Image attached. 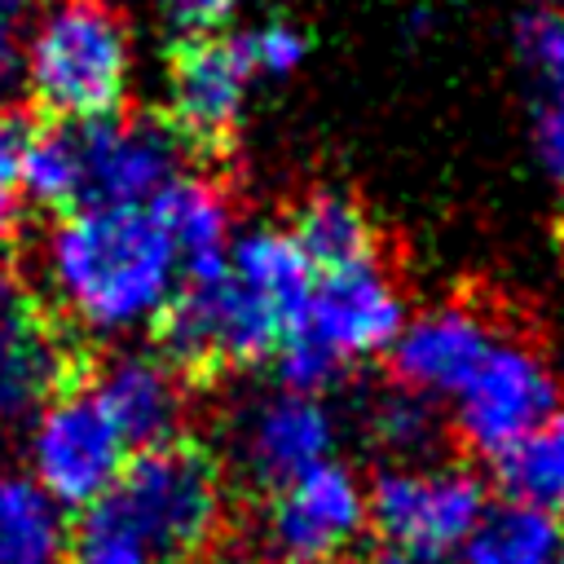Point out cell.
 <instances>
[{
	"label": "cell",
	"instance_id": "obj_10",
	"mask_svg": "<svg viewBox=\"0 0 564 564\" xmlns=\"http://www.w3.org/2000/svg\"><path fill=\"white\" fill-rule=\"evenodd\" d=\"M79 163V207H150L181 176V141L163 119L70 123ZM75 207V212H79Z\"/></svg>",
	"mask_w": 564,
	"mask_h": 564
},
{
	"label": "cell",
	"instance_id": "obj_13",
	"mask_svg": "<svg viewBox=\"0 0 564 564\" xmlns=\"http://www.w3.org/2000/svg\"><path fill=\"white\" fill-rule=\"evenodd\" d=\"M335 423L317 397L273 392L260 397L238 423V467L256 494H278L317 463H330Z\"/></svg>",
	"mask_w": 564,
	"mask_h": 564
},
{
	"label": "cell",
	"instance_id": "obj_20",
	"mask_svg": "<svg viewBox=\"0 0 564 564\" xmlns=\"http://www.w3.org/2000/svg\"><path fill=\"white\" fill-rule=\"evenodd\" d=\"M0 564H66L57 502L18 471H0Z\"/></svg>",
	"mask_w": 564,
	"mask_h": 564
},
{
	"label": "cell",
	"instance_id": "obj_6",
	"mask_svg": "<svg viewBox=\"0 0 564 564\" xmlns=\"http://www.w3.org/2000/svg\"><path fill=\"white\" fill-rule=\"evenodd\" d=\"M485 511V485L467 467H388L366 489V520L383 551L432 564L458 551Z\"/></svg>",
	"mask_w": 564,
	"mask_h": 564
},
{
	"label": "cell",
	"instance_id": "obj_14",
	"mask_svg": "<svg viewBox=\"0 0 564 564\" xmlns=\"http://www.w3.org/2000/svg\"><path fill=\"white\" fill-rule=\"evenodd\" d=\"M489 326L467 308H432L401 326L392 344V375L414 397H458L463 383L494 352Z\"/></svg>",
	"mask_w": 564,
	"mask_h": 564
},
{
	"label": "cell",
	"instance_id": "obj_21",
	"mask_svg": "<svg viewBox=\"0 0 564 564\" xmlns=\"http://www.w3.org/2000/svg\"><path fill=\"white\" fill-rule=\"evenodd\" d=\"M494 476L507 502L542 511L551 520L564 516V410H555L520 445L494 458Z\"/></svg>",
	"mask_w": 564,
	"mask_h": 564
},
{
	"label": "cell",
	"instance_id": "obj_26",
	"mask_svg": "<svg viewBox=\"0 0 564 564\" xmlns=\"http://www.w3.org/2000/svg\"><path fill=\"white\" fill-rule=\"evenodd\" d=\"M238 40H242V53L251 62V75H273V79L291 75L308 53L304 31L286 26V22H264V26L247 31V35H238Z\"/></svg>",
	"mask_w": 564,
	"mask_h": 564
},
{
	"label": "cell",
	"instance_id": "obj_7",
	"mask_svg": "<svg viewBox=\"0 0 564 564\" xmlns=\"http://www.w3.org/2000/svg\"><path fill=\"white\" fill-rule=\"evenodd\" d=\"M251 62L242 40L234 35H189L167 44V93H163V128L194 154H220L234 145L247 93Z\"/></svg>",
	"mask_w": 564,
	"mask_h": 564
},
{
	"label": "cell",
	"instance_id": "obj_29",
	"mask_svg": "<svg viewBox=\"0 0 564 564\" xmlns=\"http://www.w3.org/2000/svg\"><path fill=\"white\" fill-rule=\"evenodd\" d=\"M22 9H26V0H0V31L13 35V22L22 18Z\"/></svg>",
	"mask_w": 564,
	"mask_h": 564
},
{
	"label": "cell",
	"instance_id": "obj_27",
	"mask_svg": "<svg viewBox=\"0 0 564 564\" xmlns=\"http://www.w3.org/2000/svg\"><path fill=\"white\" fill-rule=\"evenodd\" d=\"M154 4L172 26V40L220 35V26L234 18V0H154Z\"/></svg>",
	"mask_w": 564,
	"mask_h": 564
},
{
	"label": "cell",
	"instance_id": "obj_30",
	"mask_svg": "<svg viewBox=\"0 0 564 564\" xmlns=\"http://www.w3.org/2000/svg\"><path fill=\"white\" fill-rule=\"evenodd\" d=\"M370 564H432V560H414V555H401V551H379Z\"/></svg>",
	"mask_w": 564,
	"mask_h": 564
},
{
	"label": "cell",
	"instance_id": "obj_17",
	"mask_svg": "<svg viewBox=\"0 0 564 564\" xmlns=\"http://www.w3.org/2000/svg\"><path fill=\"white\" fill-rule=\"evenodd\" d=\"M154 220L163 225L181 282H212L229 269V247H234V225H229V203L225 194L203 181V176H176L154 203Z\"/></svg>",
	"mask_w": 564,
	"mask_h": 564
},
{
	"label": "cell",
	"instance_id": "obj_18",
	"mask_svg": "<svg viewBox=\"0 0 564 564\" xmlns=\"http://www.w3.org/2000/svg\"><path fill=\"white\" fill-rule=\"evenodd\" d=\"M229 273L242 286H251L260 300H269L291 322V330L300 326L308 295H313V278H317L313 264L304 260V251L295 247V238L286 229H273V225H256V229L234 238Z\"/></svg>",
	"mask_w": 564,
	"mask_h": 564
},
{
	"label": "cell",
	"instance_id": "obj_12",
	"mask_svg": "<svg viewBox=\"0 0 564 564\" xmlns=\"http://www.w3.org/2000/svg\"><path fill=\"white\" fill-rule=\"evenodd\" d=\"M361 529L366 489L344 463H317L264 498V533L286 564H335Z\"/></svg>",
	"mask_w": 564,
	"mask_h": 564
},
{
	"label": "cell",
	"instance_id": "obj_3",
	"mask_svg": "<svg viewBox=\"0 0 564 564\" xmlns=\"http://www.w3.org/2000/svg\"><path fill=\"white\" fill-rule=\"evenodd\" d=\"M22 75L53 123H93L119 115L132 79L119 13L106 0H57L26 40Z\"/></svg>",
	"mask_w": 564,
	"mask_h": 564
},
{
	"label": "cell",
	"instance_id": "obj_4",
	"mask_svg": "<svg viewBox=\"0 0 564 564\" xmlns=\"http://www.w3.org/2000/svg\"><path fill=\"white\" fill-rule=\"evenodd\" d=\"M401 326L405 308L379 260L339 273H317L308 308L278 348L273 370L286 392L322 397L352 361L392 348Z\"/></svg>",
	"mask_w": 564,
	"mask_h": 564
},
{
	"label": "cell",
	"instance_id": "obj_5",
	"mask_svg": "<svg viewBox=\"0 0 564 564\" xmlns=\"http://www.w3.org/2000/svg\"><path fill=\"white\" fill-rule=\"evenodd\" d=\"M150 330L154 352L176 370L181 383H212L273 361L291 335V322L225 269L212 282H181Z\"/></svg>",
	"mask_w": 564,
	"mask_h": 564
},
{
	"label": "cell",
	"instance_id": "obj_8",
	"mask_svg": "<svg viewBox=\"0 0 564 564\" xmlns=\"http://www.w3.org/2000/svg\"><path fill=\"white\" fill-rule=\"evenodd\" d=\"M93 357L75 330L26 286L0 273V419L40 414L53 397L84 388Z\"/></svg>",
	"mask_w": 564,
	"mask_h": 564
},
{
	"label": "cell",
	"instance_id": "obj_15",
	"mask_svg": "<svg viewBox=\"0 0 564 564\" xmlns=\"http://www.w3.org/2000/svg\"><path fill=\"white\" fill-rule=\"evenodd\" d=\"M88 388L132 454L181 436L185 392L159 352H119L106 366H93Z\"/></svg>",
	"mask_w": 564,
	"mask_h": 564
},
{
	"label": "cell",
	"instance_id": "obj_2",
	"mask_svg": "<svg viewBox=\"0 0 564 564\" xmlns=\"http://www.w3.org/2000/svg\"><path fill=\"white\" fill-rule=\"evenodd\" d=\"M48 282L79 326L115 335L163 313L181 264L150 207H79L48 234Z\"/></svg>",
	"mask_w": 564,
	"mask_h": 564
},
{
	"label": "cell",
	"instance_id": "obj_9",
	"mask_svg": "<svg viewBox=\"0 0 564 564\" xmlns=\"http://www.w3.org/2000/svg\"><path fill=\"white\" fill-rule=\"evenodd\" d=\"M128 445L97 405L93 388H70L53 397L31 427V480L70 511L101 498L128 463Z\"/></svg>",
	"mask_w": 564,
	"mask_h": 564
},
{
	"label": "cell",
	"instance_id": "obj_25",
	"mask_svg": "<svg viewBox=\"0 0 564 564\" xmlns=\"http://www.w3.org/2000/svg\"><path fill=\"white\" fill-rule=\"evenodd\" d=\"M31 123L18 110H0V260L13 251L22 234V150H26Z\"/></svg>",
	"mask_w": 564,
	"mask_h": 564
},
{
	"label": "cell",
	"instance_id": "obj_31",
	"mask_svg": "<svg viewBox=\"0 0 564 564\" xmlns=\"http://www.w3.org/2000/svg\"><path fill=\"white\" fill-rule=\"evenodd\" d=\"M560 564H564V538H560Z\"/></svg>",
	"mask_w": 564,
	"mask_h": 564
},
{
	"label": "cell",
	"instance_id": "obj_16",
	"mask_svg": "<svg viewBox=\"0 0 564 564\" xmlns=\"http://www.w3.org/2000/svg\"><path fill=\"white\" fill-rule=\"evenodd\" d=\"M516 53L529 84L533 154L542 172L564 185V9L529 4L516 18Z\"/></svg>",
	"mask_w": 564,
	"mask_h": 564
},
{
	"label": "cell",
	"instance_id": "obj_1",
	"mask_svg": "<svg viewBox=\"0 0 564 564\" xmlns=\"http://www.w3.org/2000/svg\"><path fill=\"white\" fill-rule=\"evenodd\" d=\"M225 467L194 436L128 454L115 485L75 511L66 564H207L225 533Z\"/></svg>",
	"mask_w": 564,
	"mask_h": 564
},
{
	"label": "cell",
	"instance_id": "obj_28",
	"mask_svg": "<svg viewBox=\"0 0 564 564\" xmlns=\"http://www.w3.org/2000/svg\"><path fill=\"white\" fill-rule=\"evenodd\" d=\"M18 79H22V48L13 44L9 31H0V110H4L9 93L18 88Z\"/></svg>",
	"mask_w": 564,
	"mask_h": 564
},
{
	"label": "cell",
	"instance_id": "obj_24",
	"mask_svg": "<svg viewBox=\"0 0 564 564\" xmlns=\"http://www.w3.org/2000/svg\"><path fill=\"white\" fill-rule=\"evenodd\" d=\"M370 427H375V441L392 454H419L432 445L436 436V419H432V405L405 388L379 397L375 414H370Z\"/></svg>",
	"mask_w": 564,
	"mask_h": 564
},
{
	"label": "cell",
	"instance_id": "obj_23",
	"mask_svg": "<svg viewBox=\"0 0 564 564\" xmlns=\"http://www.w3.org/2000/svg\"><path fill=\"white\" fill-rule=\"evenodd\" d=\"M18 185H22V203H35L44 212L66 216L79 207V163H75L70 123L31 128Z\"/></svg>",
	"mask_w": 564,
	"mask_h": 564
},
{
	"label": "cell",
	"instance_id": "obj_11",
	"mask_svg": "<svg viewBox=\"0 0 564 564\" xmlns=\"http://www.w3.org/2000/svg\"><path fill=\"white\" fill-rule=\"evenodd\" d=\"M458 401V436L480 458H502L520 445L538 423L555 414L560 388L551 370L516 344H494L480 370L463 383Z\"/></svg>",
	"mask_w": 564,
	"mask_h": 564
},
{
	"label": "cell",
	"instance_id": "obj_22",
	"mask_svg": "<svg viewBox=\"0 0 564 564\" xmlns=\"http://www.w3.org/2000/svg\"><path fill=\"white\" fill-rule=\"evenodd\" d=\"M463 564H560V524L542 511L498 502L463 542Z\"/></svg>",
	"mask_w": 564,
	"mask_h": 564
},
{
	"label": "cell",
	"instance_id": "obj_19",
	"mask_svg": "<svg viewBox=\"0 0 564 564\" xmlns=\"http://www.w3.org/2000/svg\"><path fill=\"white\" fill-rule=\"evenodd\" d=\"M286 234L295 238V247L304 251L313 273H339V269H357V264H375L379 260L375 256V225L339 189L308 194L295 207Z\"/></svg>",
	"mask_w": 564,
	"mask_h": 564
}]
</instances>
